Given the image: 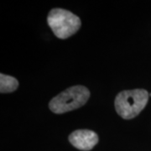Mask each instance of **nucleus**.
<instances>
[{"mask_svg": "<svg viewBox=\"0 0 151 151\" xmlns=\"http://www.w3.org/2000/svg\"><path fill=\"white\" fill-rule=\"evenodd\" d=\"M149 97V92L145 89L126 90L119 92L115 98L116 112L124 119H134L145 108Z\"/></svg>", "mask_w": 151, "mask_h": 151, "instance_id": "1", "label": "nucleus"}, {"mask_svg": "<svg viewBox=\"0 0 151 151\" xmlns=\"http://www.w3.org/2000/svg\"><path fill=\"white\" fill-rule=\"evenodd\" d=\"M90 97L89 90L84 86H74L55 97L49 103L50 111L64 113L82 107Z\"/></svg>", "mask_w": 151, "mask_h": 151, "instance_id": "2", "label": "nucleus"}, {"mask_svg": "<svg viewBox=\"0 0 151 151\" xmlns=\"http://www.w3.org/2000/svg\"><path fill=\"white\" fill-rule=\"evenodd\" d=\"M47 22L55 35L59 39H66L73 35L81 27L79 17L63 9H53L50 11Z\"/></svg>", "mask_w": 151, "mask_h": 151, "instance_id": "3", "label": "nucleus"}, {"mask_svg": "<svg viewBox=\"0 0 151 151\" xmlns=\"http://www.w3.org/2000/svg\"><path fill=\"white\" fill-rule=\"evenodd\" d=\"M69 141L76 149L83 151L91 150L98 142V136L92 130L79 129L71 133Z\"/></svg>", "mask_w": 151, "mask_h": 151, "instance_id": "4", "label": "nucleus"}, {"mask_svg": "<svg viewBox=\"0 0 151 151\" xmlns=\"http://www.w3.org/2000/svg\"><path fill=\"white\" fill-rule=\"evenodd\" d=\"M19 86V81L11 76L0 75V92L2 93L12 92L15 91Z\"/></svg>", "mask_w": 151, "mask_h": 151, "instance_id": "5", "label": "nucleus"}, {"mask_svg": "<svg viewBox=\"0 0 151 151\" xmlns=\"http://www.w3.org/2000/svg\"><path fill=\"white\" fill-rule=\"evenodd\" d=\"M150 97H151V93H150Z\"/></svg>", "mask_w": 151, "mask_h": 151, "instance_id": "6", "label": "nucleus"}]
</instances>
